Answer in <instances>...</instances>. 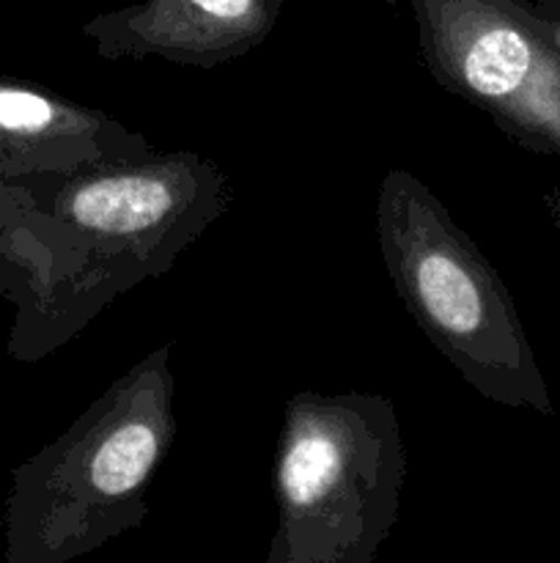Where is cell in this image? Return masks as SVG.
Segmentation results:
<instances>
[{
  "label": "cell",
  "mask_w": 560,
  "mask_h": 563,
  "mask_svg": "<svg viewBox=\"0 0 560 563\" xmlns=\"http://www.w3.org/2000/svg\"><path fill=\"white\" fill-rule=\"evenodd\" d=\"M173 344L121 374L16 473L11 559L66 563L148 520V487L176 438Z\"/></svg>",
  "instance_id": "6da1fadb"
},
{
  "label": "cell",
  "mask_w": 560,
  "mask_h": 563,
  "mask_svg": "<svg viewBox=\"0 0 560 563\" xmlns=\"http://www.w3.org/2000/svg\"><path fill=\"white\" fill-rule=\"evenodd\" d=\"M377 240L406 313L464 383L494 405L552 418L555 401L508 286L410 170L390 168L379 181Z\"/></svg>",
  "instance_id": "7a4b0ae2"
},
{
  "label": "cell",
  "mask_w": 560,
  "mask_h": 563,
  "mask_svg": "<svg viewBox=\"0 0 560 563\" xmlns=\"http://www.w3.org/2000/svg\"><path fill=\"white\" fill-rule=\"evenodd\" d=\"M406 449L388 396L300 390L283 407L267 563H371L401 509Z\"/></svg>",
  "instance_id": "3957f363"
},
{
  "label": "cell",
  "mask_w": 560,
  "mask_h": 563,
  "mask_svg": "<svg viewBox=\"0 0 560 563\" xmlns=\"http://www.w3.org/2000/svg\"><path fill=\"white\" fill-rule=\"evenodd\" d=\"M417 53L450 97L560 159V11L541 0H410Z\"/></svg>",
  "instance_id": "277c9868"
},
{
  "label": "cell",
  "mask_w": 560,
  "mask_h": 563,
  "mask_svg": "<svg viewBox=\"0 0 560 563\" xmlns=\"http://www.w3.org/2000/svg\"><path fill=\"white\" fill-rule=\"evenodd\" d=\"M231 201L223 168L179 148L71 176L47 192L44 209L88 242L110 284L124 295L168 273L228 212Z\"/></svg>",
  "instance_id": "5b68a950"
},
{
  "label": "cell",
  "mask_w": 560,
  "mask_h": 563,
  "mask_svg": "<svg viewBox=\"0 0 560 563\" xmlns=\"http://www.w3.org/2000/svg\"><path fill=\"white\" fill-rule=\"evenodd\" d=\"M283 0H141L82 25L99 58L214 69L267 42Z\"/></svg>",
  "instance_id": "8992f818"
},
{
  "label": "cell",
  "mask_w": 560,
  "mask_h": 563,
  "mask_svg": "<svg viewBox=\"0 0 560 563\" xmlns=\"http://www.w3.org/2000/svg\"><path fill=\"white\" fill-rule=\"evenodd\" d=\"M154 152L146 135L104 110L44 88L0 82V168L5 174L44 176L55 187L71 176Z\"/></svg>",
  "instance_id": "52a82bcc"
},
{
  "label": "cell",
  "mask_w": 560,
  "mask_h": 563,
  "mask_svg": "<svg viewBox=\"0 0 560 563\" xmlns=\"http://www.w3.org/2000/svg\"><path fill=\"white\" fill-rule=\"evenodd\" d=\"M544 207H547L549 218H552L555 229L560 231V187H552V190L544 192Z\"/></svg>",
  "instance_id": "ba28073f"
},
{
  "label": "cell",
  "mask_w": 560,
  "mask_h": 563,
  "mask_svg": "<svg viewBox=\"0 0 560 563\" xmlns=\"http://www.w3.org/2000/svg\"><path fill=\"white\" fill-rule=\"evenodd\" d=\"M541 3L552 5V9H558V11H560V0H541Z\"/></svg>",
  "instance_id": "9c48e42d"
},
{
  "label": "cell",
  "mask_w": 560,
  "mask_h": 563,
  "mask_svg": "<svg viewBox=\"0 0 560 563\" xmlns=\"http://www.w3.org/2000/svg\"><path fill=\"white\" fill-rule=\"evenodd\" d=\"M384 3H388L390 9H395V5H399V0H384Z\"/></svg>",
  "instance_id": "30bf717a"
}]
</instances>
